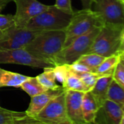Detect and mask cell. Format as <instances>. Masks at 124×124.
Instances as JSON below:
<instances>
[{
    "label": "cell",
    "mask_w": 124,
    "mask_h": 124,
    "mask_svg": "<svg viewBox=\"0 0 124 124\" xmlns=\"http://www.w3.org/2000/svg\"><path fill=\"white\" fill-rule=\"evenodd\" d=\"M66 41L64 30L41 31L24 49L34 56L54 65V61L58 53L64 49Z\"/></svg>",
    "instance_id": "6da1fadb"
},
{
    "label": "cell",
    "mask_w": 124,
    "mask_h": 124,
    "mask_svg": "<svg viewBox=\"0 0 124 124\" xmlns=\"http://www.w3.org/2000/svg\"><path fill=\"white\" fill-rule=\"evenodd\" d=\"M123 27V25L104 23L100 28L88 53L105 58L119 54Z\"/></svg>",
    "instance_id": "7a4b0ae2"
},
{
    "label": "cell",
    "mask_w": 124,
    "mask_h": 124,
    "mask_svg": "<svg viewBox=\"0 0 124 124\" xmlns=\"http://www.w3.org/2000/svg\"><path fill=\"white\" fill-rule=\"evenodd\" d=\"M104 22L100 16L91 9L74 11L71 20L66 28L64 47L77 37L88 32L94 27H101Z\"/></svg>",
    "instance_id": "3957f363"
},
{
    "label": "cell",
    "mask_w": 124,
    "mask_h": 124,
    "mask_svg": "<svg viewBox=\"0 0 124 124\" xmlns=\"http://www.w3.org/2000/svg\"><path fill=\"white\" fill-rule=\"evenodd\" d=\"M72 15L57 8L55 5H50L48 9L33 18L25 28L39 31L65 30L70 23Z\"/></svg>",
    "instance_id": "277c9868"
},
{
    "label": "cell",
    "mask_w": 124,
    "mask_h": 124,
    "mask_svg": "<svg viewBox=\"0 0 124 124\" xmlns=\"http://www.w3.org/2000/svg\"><path fill=\"white\" fill-rule=\"evenodd\" d=\"M101 27H94L88 32L77 37L67 46L64 47L54 61V65L71 64L81 55L88 53L93 40Z\"/></svg>",
    "instance_id": "5b68a950"
},
{
    "label": "cell",
    "mask_w": 124,
    "mask_h": 124,
    "mask_svg": "<svg viewBox=\"0 0 124 124\" xmlns=\"http://www.w3.org/2000/svg\"><path fill=\"white\" fill-rule=\"evenodd\" d=\"M34 117L47 124H71L67 113L65 90L58 96L53 98Z\"/></svg>",
    "instance_id": "8992f818"
},
{
    "label": "cell",
    "mask_w": 124,
    "mask_h": 124,
    "mask_svg": "<svg viewBox=\"0 0 124 124\" xmlns=\"http://www.w3.org/2000/svg\"><path fill=\"white\" fill-rule=\"evenodd\" d=\"M40 32L13 26L3 31L0 36V50L24 48Z\"/></svg>",
    "instance_id": "52a82bcc"
},
{
    "label": "cell",
    "mask_w": 124,
    "mask_h": 124,
    "mask_svg": "<svg viewBox=\"0 0 124 124\" xmlns=\"http://www.w3.org/2000/svg\"><path fill=\"white\" fill-rule=\"evenodd\" d=\"M91 10L100 16L104 23L124 26V3L120 0H95Z\"/></svg>",
    "instance_id": "ba28073f"
},
{
    "label": "cell",
    "mask_w": 124,
    "mask_h": 124,
    "mask_svg": "<svg viewBox=\"0 0 124 124\" xmlns=\"http://www.w3.org/2000/svg\"><path fill=\"white\" fill-rule=\"evenodd\" d=\"M0 64H12L43 69L54 67L49 62L34 56L24 48L0 50Z\"/></svg>",
    "instance_id": "9c48e42d"
},
{
    "label": "cell",
    "mask_w": 124,
    "mask_h": 124,
    "mask_svg": "<svg viewBox=\"0 0 124 124\" xmlns=\"http://www.w3.org/2000/svg\"><path fill=\"white\" fill-rule=\"evenodd\" d=\"M13 2L16 5V12L14 15L15 25L20 28H25L33 18L50 7L38 0H13Z\"/></svg>",
    "instance_id": "30bf717a"
},
{
    "label": "cell",
    "mask_w": 124,
    "mask_h": 124,
    "mask_svg": "<svg viewBox=\"0 0 124 124\" xmlns=\"http://www.w3.org/2000/svg\"><path fill=\"white\" fill-rule=\"evenodd\" d=\"M85 93L72 90H65L67 113L71 124H88L84 120L82 109V101Z\"/></svg>",
    "instance_id": "8fae6325"
},
{
    "label": "cell",
    "mask_w": 124,
    "mask_h": 124,
    "mask_svg": "<svg viewBox=\"0 0 124 124\" xmlns=\"http://www.w3.org/2000/svg\"><path fill=\"white\" fill-rule=\"evenodd\" d=\"M64 91V89L63 88V87L58 90L48 89L42 93L31 96L29 107L25 111L26 115L31 117H35L53 98L58 96Z\"/></svg>",
    "instance_id": "7c38bea8"
},
{
    "label": "cell",
    "mask_w": 124,
    "mask_h": 124,
    "mask_svg": "<svg viewBox=\"0 0 124 124\" xmlns=\"http://www.w3.org/2000/svg\"><path fill=\"white\" fill-rule=\"evenodd\" d=\"M113 80L112 75H101L97 79L94 86L90 91L98 103L102 107L104 101L107 99V94L109 87Z\"/></svg>",
    "instance_id": "4fadbf2b"
},
{
    "label": "cell",
    "mask_w": 124,
    "mask_h": 124,
    "mask_svg": "<svg viewBox=\"0 0 124 124\" xmlns=\"http://www.w3.org/2000/svg\"><path fill=\"white\" fill-rule=\"evenodd\" d=\"M101 109L104 113L106 121L107 120L111 124H120L124 111L119 104L107 99L102 104Z\"/></svg>",
    "instance_id": "5bb4252c"
},
{
    "label": "cell",
    "mask_w": 124,
    "mask_h": 124,
    "mask_svg": "<svg viewBox=\"0 0 124 124\" xmlns=\"http://www.w3.org/2000/svg\"><path fill=\"white\" fill-rule=\"evenodd\" d=\"M28 76L5 70L0 67V88H20L21 85L28 78Z\"/></svg>",
    "instance_id": "9a60e30c"
},
{
    "label": "cell",
    "mask_w": 124,
    "mask_h": 124,
    "mask_svg": "<svg viewBox=\"0 0 124 124\" xmlns=\"http://www.w3.org/2000/svg\"><path fill=\"white\" fill-rule=\"evenodd\" d=\"M120 54H115L109 57H106L100 65L96 69L95 73L99 75H113L115 69L120 62Z\"/></svg>",
    "instance_id": "2e32d148"
},
{
    "label": "cell",
    "mask_w": 124,
    "mask_h": 124,
    "mask_svg": "<svg viewBox=\"0 0 124 124\" xmlns=\"http://www.w3.org/2000/svg\"><path fill=\"white\" fill-rule=\"evenodd\" d=\"M62 87L64 90H72L84 93L90 91L82 82L80 78L78 76V75L70 70V69L64 84L62 85Z\"/></svg>",
    "instance_id": "e0dca14e"
},
{
    "label": "cell",
    "mask_w": 124,
    "mask_h": 124,
    "mask_svg": "<svg viewBox=\"0 0 124 124\" xmlns=\"http://www.w3.org/2000/svg\"><path fill=\"white\" fill-rule=\"evenodd\" d=\"M42 85L47 89L58 90L62 88L56 83L55 77L53 70V67L44 68V72L36 77Z\"/></svg>",
    "instance_id": "ac0fdd59"
},
{
    "label": "cell",
    "mask_w": 124,
    "mask_h": 124,
    "mask_svg": "<svg viewBox=\"0 0 124 124\" xmlns=\"http://www.w3.org/2000/svg\"><path fill=\"white\" fill-rule=\"evenodd\" d=\"M20 88L31 97L42 93L48 90L40 84L36 77H29L21 85Z\"/></svg>",
    "instance_id": "d6986e66"
},
{
    "label": "cell",
    "mask_w": 124,
    "mask_h": 124,
    "mask_svg": "<svg viewBox=\"0 0 124 124\" xmlns=\"http://www.w3.org/2000/svg\"><path fill=\"white\" fill-rule=\"evenodd\" d=\"M107 99L119 104L124 111V88L114 80L112 81L109 87Z\"/></svg>",
    "instance_id": "ffe728a7"
},
{
    "label": "cell",
    "mask_w": 124,
    "mask_h": 124,
    "mask_svg": "<svg viewBox=\"0 0 124 124\" xmlns=\"http://www.w3.org/2000/svg\"><path fill=\"white\" fill-rule=\"evenodd\" d=\"M26 112H17L0 107V124H15L26 117Z\"/></svg>",
    "instance_id": "44dd1931"
},
{
    "label": "cell",
    "mask_w": 124,
    "mask_h": 124,
    "mask_svg": "<svg viewBox=\"0 0 124 124\" xmlns=\"http://www.w3.org/2000/svg\"><path fill=\"white\" fill-rule=\"evenodd\" d=\"M104 58L105 57H103L100 55L88 53L81 55L76 61L87 66L88 67L91 68L93 72H95L96 69L100 65Z\"/></svg>",
    "instance_id": "7402d4cb"
},
{
    "label": "cell",
    "mask_w": 124,
    "mask_h": 124,
    "mask_svg": "<svg viewBox=\"0 0 124 124\" xmlns=\"http://www.w3.org/2000/svg\"><path fill=\"white\" fill-rule=\"evenodd\" d=\"M55 80L63 85L70 72L69 64H60L53 67Z\"/></svg>",
    "instance_id": "603a6c76"
},
{
    "label": "cell",
    "mask_w": 124,
    "mask_h": 124,
    "mask_svg": "<svg viewBox=\"0 0 124 124\" xmlns=\"http://www.w3.org/2000/svg\"><path fill=\"white\" fill-rule=\"evenodd\" d=\"M76 74L80 78V80L84 83V85L88 88L89 91H91L93 88L97 79L99 78V76H101L95 72H83V73H76Z\"/></svg>",
    "instance_id": "cb8c5ba5"
},
{
    "label": "cell",
    "mask_w": 124,
    "mask_h": 124,
    "mask_svg": "<svg viewBox=\"0 0 124 124\" xmlns=\"http://www.w3.org/2000/svg\"><path fill=\"white\" fill-rule=\"evenodd\" d=\"M13 26H16L14 15H4L0 13V30L5 31Z\"/></svg>",
    "instance_id": "d4e9b609"
},
{
    "label": "cell",
    "mask_w": 124,
    "mask_h": 124,
    "mask_svg": "<svg viewBox=\"0 0 124 124\" xmlns=\"http://www.w3.org/2000/svg\"><path fill=\"white\" fill-rule=\"evenodd\" d=\"M113 80L116 81L122 88H124V67L120 63H118L113 72Z\"/></svg>",
    "instance_id": "484cf974"
},
{
    "label": "cell",
    "mask_w": 124,
    "mask_h": 124,
    "mask_svg": "<svg viewBox=\"0 0 124 124\" xmlns=\"http://www.w3.org/2000/svg\"><path fill=\"white\" fill-rule=\"evenodd\" d=\"M54 5L57 8L67 13L72 14L74 13V10L72 7L71 0H55V3Z\"/></svg>",
    "instance_id": "4316f807"
},
{
    "label": "cell",
    "mask_w": 124,
    "mask_h": 124,
    "mask_svg": "<svg viewBox=\"0 0 124 124\" xmlns=\"http://www.w3.org/2000/svg\"><path fill=\"white\" fill-rule=\"evenodd\" d=\"M69 67L70 69V70H72V72H75V73H83V72H93V71L88 67L87 66L79 63L78 61H75L74 63L69 64Z\"/></svg>",
    "instance_id": "83f0119b"
},
{
    "label": "cell",
    "mask_w": 124,
    "mask_h": 124,
    "mask_svg": "<svg viewBox=\"0 0 124 124\" xmlns=\"http://www.w3.org/2000/svg\"><path fill=\"white\" fill-rule=\"evenodd\" d=\"M15 124H47V123L41 122V121L35 119L34 117H29L27 115L26 117L17 121Z\"/></svg>",
    "instance_id": "f1b7e54d"
},
{
    "label": "cell",
    "mask_w": 124,
    "mask_h": 124,
    "mask_svg": "<svg viewBox=\"0 0 124 124\" xmlns=\"http://www.w3.org/2000/svg\"><path fill=\"white\" fill-rule=\"evenodd\" d=\"M83 9H91V7L95 2V0H80Z\"/></svg>",
    "instance_id": "f546056e"
},
{
    "label": "cell",
    "mask_w": 124,
    "mask_h": 124,
    "mask_svg": "<svg viewBox=\"0 0 124 124\" xmlns=\"http://www.w3.org/2000/svg\"><path fill=\"white\" fill-rule=\"evenodd\" d=\"M13 0H0V12H1Z\"/></svg>",
    "instance_id": "4dcf8cb0"
},
{
    "label": "cell",
    "mask_w": 124,
    "mask_h": 124,
    "mask_svg": "<svg viewBox=\"0 0 124 124\" xmlns=\"http://www.w3.org/2000/svg\"><path fill=\"white\" fill-rule=\"evenodd\" d=\"M123 51H124V27L122 31V34H121V44H120L119 54H120Z\"/></svg>",
    "instance_id": "1f68e13d"
},
{
    "label": "cell",
    "mask_w": 124,
    "mask_h": 124,
    "mask_svg": "<svg viewBox=\"0 0 124 124\" xmlns=\"http://www.w3.org/2000/svg\"><path fill=\"white\" fill-rule=\"evenodd\" d=\"M120 63L123 65V67H124V55H122V54H120Z\"/></svg>",
    "instance_id": "d6a6232c"
},
{
    "label": "cell",
    "mask_w": 124,
    "mask_h": 124,
    "mask_svg": "<svg viewBox=\"0 0 124 124\" xmlns=\"http://www.w3.org/2000/svg\"><path fill=\"white\" fill-rule=\"evenodd\" d=\"M120 124H124V112H123V117H122Z\"/></svg>",
    "instance_id": "836d02e7"
},
{
    "label": "cell",
    "mask_w": 124,
    "mask_h": 124,
    "mask_svg": "<svg viewBox=\"0 0 124 124\" xmlns=\"http://www.w3.org/2000/svg\"><path fill=\"white\" fill-rule=\"evenodd\" d=\"M2 33H3V31H1V30H0V36H1V35L2 34Z\"/></svg>",
    "instance_id": "e575fe53"
},
{
    "label": "cell",
    "mask_w": 124,
    "mask_h": 124,
    "mask_svg": "<svg viewBox=\"0 0 124 124\" xmlns=\"http://www.w3.org/2000/svg\"><path fill=\"white\" fill-rule=\"evenodd\" d=\"M120 54H122V55H124V51H123Z\"/></svg>",
    "instance_id": "d590c367"
},
{
    "label": "cell",
    "mask_w": 124,
    "mask_h": 124,
    "mask_svg": "<svg viewBox=\"0 0 124 124\" xmlns=\"http://www.w3.org/2000/svg\"><path fill=\"white\" fill-rule=\"evenodd\" d=\"M120 1H121L122 2H123V3H124V0H120Z\"/></svg>",
    "instance_id": "8d00e7d4"
}]
</instances>
